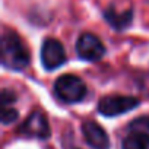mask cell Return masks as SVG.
<instances>
[{
  "mask_svg": "<svg viewBox=\"0 0 149 149\" xmlns=\"http://www.w3.org/2000/svg\"><path fill=\"white\" fill-rule=\"evenodd\" d=\"M76 53L82 60L86 61H98L104 57L105 54V47L102 44V41L91 34V32H85L78 38L76 42Z\"/></svg>",
  "mask_w": 149,
  "mask_h": 149,
  "instance_id": "277c9868",
  "label": "cell"
},
{
  "mask_svg": "<svg viewBox=\"0 0 149 149\" xmlns=\"http://www.w3.org/2000/svg\"><path fill=\"white\" fill-rule=\"evenodd\" d=\"M123 149H149V134L132 133L124 137Z\"/></svg>",
  "mask_w": 149,
  "mask_h": 149,
  "instance_id": "9c48e42d",
  "label": "cell"
},
{
  "mask_svg": "<svg viewBox=\"0 0 149 149\" xmlns=\"http://www.w3.org/2000/svg\"><path fill=\"white\" fill-rule=\"evenodd\" d=\"M139 105V100L134 97H124V95H108L100 100L98 111L105 117L120 116L127 113Z\"/></svg>",
  "mask_w": 149,
  "mask_h": 149,
  "instance_id": "3957f363",
  "label": "cell"
},
{
  "mask_svg": "<svg viewBox=\"0 0 149 149\" xmlns=\"http://www.w3.org/2000/svg\"><path fill=\"white\" fill-rule=\"evenodd\" d=\"M16 100V95L13 91H9V89H3L2 91V104L3 107H8L9 104H13Z\"/></svg>",
  "mask_w": 149,
  "mask_h": 149,
  "instance_id": "8fae6325",
  "label": "cell"
},
{
  "mask_svg": "<svg viewBox=\"0 0 149 149\" xmlns=\"http://www.w3.org/2000/svg\"><path fill=\"white\" fill-rule=\"evenodd\" d=\"M148 126H149V120H148Z\"/></svg>",
  "mask_w": 149,
  "mask_h": 149,
  "instance_id": "7c38bea8",
  "label": "cell"
},
{
  "mask_svg": "<svg viewBox=\"0 0 149 149\" xmlns=\"http://www.w3.org/2000/svg\"><path fill=\"white\" fill-rule=\"evenodd\" d=\"M18 118V111L12 107H3L2 110V123L3 124H10Z\"/></svg>",
  "mask_w": 149,
  "mask_h": 149,
  "instance_id": "30bf717a",
  "label": "cell"
},
{
  "mask_svg": "<svg viewBox=\"0 0 149 149\" xmlns=\"http://www.w3.org/2000/svg\"><path fill=\"white\" fill-rule=\"evenodd\" d=\"M66 61V51L60 41L47 38L41 47V63L47 70H54Z\"/></svg>",
  "mask_w": 149,
  "mask_h": 149,
  "instance_id": "5b68a950",
  "label": "cell"
},
{
  "mask_svg": "<svg viewBox=\"0 0 149 149\" xmlns=\"http://www.w3.org/2000/svg\"><path fill=\"white\" fill-rule=\"evenodd\" d=\"M21 133L29 137H37V139H48L51 134L48 121L45 116L41 111H34L29 114V117L22 123L21 126Z\"/></svg>",
  "mask_w": 149,
  "mask_h": 149,
  "instance_id": "8992f818",
  "label": "cell"
},
{
  "mask_svg": "<svg viewBox=\"0 0 149 149\" xmlns=\"http://www.w3.org/2000/svg\"><path fill=\"white\" fill-rule=\"evenodd\" d=\"M104 18L105 21L114 28V29H124L130 25L132 22V18H133V10L129 8V9H124V10H120L117 9L116 6H108L105 10H104Z\"/></svg>",
  "mask_w": 149,
  "mask_h": 149,
  "instance_id": "ba28073f",
  "label": "cell"
},
{
  "mask_svg": "<svg viewBox=\"0 0 149 149\" xmlns=\"http://www.w3.org/2000/svg\"><path fill=\"white\" fill-rule=\"evenodd\" d=\"M31 56L25 44L13 31H5L2 35V63L10 70H24L29 64Z\"/></svg>",
  "mask_w": 149,
  "mask_h": 149,
  "instance_id": "6da1fadb",
  "label": "cell"
},
{
  "mask_svg": "<svg viewBox=\"0 0 149 149\" xmlns=\"http://www.w3.org/2000/svg\"><path fill=\"white\" fill-rule=\"evenodd\" d=\"M54 92L63 102L74 104L85 98L86 85L76 74H61L54 84Z\"/></svg>",
  "mask_w": 149,
  "mask_h": 149,
  "instance_id": "7a4b0ae2",
  "label": "cell"
},
{
  "mask_svg": "<svg viewBox=\"0 0 149 149\" xmlns=\"http://www.w3.org/2000/svg\"><path fill=\"white\" fill-rule=\"evenodd\" d=\"M82 133L85 136L86 143L94 149H108L110 148V139L107 132L95 121L86 120L82 124Z\"/></svg>",
  "mask_w": 149,
  "mask_h": 149,
  "instance_id": "52a82bcc",
  "label": "cell"
}]
</instances>
